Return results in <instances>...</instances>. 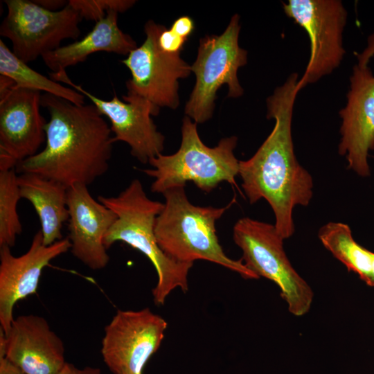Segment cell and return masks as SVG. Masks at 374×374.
I'll use <instances>...</instances> for the list:
<instances>
[{"label":"cell","mask_w":374,"mask_h":374,"mask_svg":"<svg viewBox=\"0 0 374 374\" xmlns=\"http://www.w3.org/2000/svg\"><path fill=\"white\" fill-rule=\"evenodd\" d=\"M299 75L293 73L267 99L274 128L250 159L240 161L242 187L250 204L265 199L275 216V228L284 239L294 233L293 210L308 206L312 197L310 174L299 163L294 150L292 121Z\"/></svg>","instance_id":"obj_1"},{"label":"cell","mask_w":374,"mask_h":374,"mask_svg":"<svg viewBox=\"0 0 374 374\" xmlns=\"http://www.w3.org/2000/svg\"><path fill=\"white\" fill-rule=\"evenodd\" d=\"M41 106L50 115L45 147L19 162L18 171L41 175L66 188L78 184L88 186L103 175L115 141L96 107L78 105L47 93L42 94Z\"/></svg>","instance_id":"obj_2"},{"label":"cell","mask_w":374,"mask_h":374,"mask_svg":"<svg viewBox=\"0 0 374 374\" xmlns=\"http://www.w3.org/2000/svg\"><path fill=\"white\" fill-rule=\"evenodd\" d=\"M98 201L117 215L104 237L106 249L116 242H123L144 254L154 267L158 277L152 290L154 303L163 305L168 296L177 288L187 292L188 276L193 263L172 259L161 249L156 238L155 221L163 204L150 199L138 179L132 180L118 195H100Z\"/></svg>","instance_id":"obj_3"},{"label":"cell","mask_w":374,"mask_h":374,"mask_svg":"<svg viewBox=\"0 0 374 374\" xmlns=\"http://www.w3.org/2000/svg\"><path fill=\"white\" fill-rule=\"evenodd\" d=\"M163 208L157 217L154 233L161 249L172 259L186 263L197 260L210 261L239 274L246 279H258L242 259L228 257L216 234L215 223L229 208L193 205L184 187L163 193Z\"/></svg>","instance_id":"obj_4"},{"label":"cell","mask_w":374,"mask_h":374,"mask_svg":"<svg viewBox=\"0 0 374 374\" xmlns=\"http://www.w3.org/2000/svg\"><path fill=\"white\" fill-rule=\"evenodd\" d=\"M238 138L222 139L217 146L210 148L201 140L197 123L188 116L181 125V142L179 150L170 155L159 154L149 161L151 169L143 172L154 178L151 191L163 193L176 187L193 182L205 193H210L219 184L226 181L236 185L240 161L233 154Z\"/></svg>","instance_id":"obj_5"},{"label":"cell","mask_w":374,"mask_h":374,"mask_svg":"<svg viewBox=\"0 0 374 374\" xmlns=\"http://www.w3.org/2000/svg\"><path fill=\"white\" fill-rule=\"evenodd\" d=\"M233 240L242 250L245 266L258 278L269 279L278 287L292 314L301 317L309 312L313 291L292 265L284 250V239L274 225L241 218L234 225Z\"/></svg>","instance_id":"obj_6"},{"label":"cell","mask_w":374,"mask_h":374,"mask_svg":"<svg viewBox=\"0 0 374 374\" xmlns=\"http://www.w3.org/2000/svg\"><path fill=\"white\" fill-rule=\"evenodd\" d=\"M239 20L235 14L222 34L199 40L197 58L190 65L196 82L185 106V114L197 124L212 117L216 93L224 84L229 87L228 97L238 98L244 93L238 71L247 64V51L238 44Z\"/></svg>","instance_id":"obj_7"},{"label":"cell","mask_w":374,"mask_h":374,"mask_svg":"<svg viewBox=\"0 0 374 374\" xmlns=\"http://www.w3.org/2000/svg\"><path fill=\"white\" fill-rule=\"evenodd\" d=\"M8 12L0 35L12 44V53L28 64L60 47L64 39L76 40L82 18L69 3L62 10H48L34 1L5 0Z\"/></svg>","instance_id":"obj_8"},{"label":"cell","mask_w":374,"mask_h":374,"mask_svg":"<svg viewBox=\"0 0 374 374\" xmlns=\"http://www.w3.org/2000/svg\"><path fill=\"white\" fill-rule=\"evenodd\" d=\"M285 15L307 33L310 58L298 82L300 91L339 67L346 51L343 33L348 12L340 0H288L283 2Z\"/></svg>","instance_id":"obj_9"},{"label":"cell","mask_w":374,"mask_h":374,"mask_svg":"<svg viewBox=\"0 0 374 374\" xmlns=\"http://www.w3.org/2000/svg\"><path fill=\"white\" fill-rule=\"evenodd\" d=\"M165 26L149 20L145 25L143 43L132 51L121 62L130 70L127 93L144 98L159 108L176 109L179 105V78L188 77L191 66L180 53L163 51L158 37Z\"/></svg>","instance_id":"obj_10"},{"label":"cell","mask_w":374,"mask_h":374,"mask_svg":"<svg viewBox=\"0 0 374 374\" xmlns=\"http://www.w3.org/2000/svg\"><path fill=\"white\" fill-rule=\"evenodd\" d=\"M167 322L146 308L118 310L105 328L101 343L103 361L114 374H142L160 347Z\"/></svg>","instance_id":"obj_11"},{"label":"cell","mask_w":374,"mask_h":374,"mask_svg":"<svg viewBox=\"0 0 374 374\" xmlns=\"http://www.w3.org/2000/svg\"><path fill=\"white\" fill-rule=\"evenodd\" d=\"M52 80L71 87L90 100L103 116L110 121V128L115 142L126 143L132 156L143 163L161 154L164 148V136L159 132L152 116L159 113L158 107L148 100L132 94L123 96V100L116 95L111 100L101 99L82 86L75 84L66 71L50 73Z\"/></svg>","instance_id":"obj_12"},{"label":"cell","mask_w":374,"mask_h":374,"mask_svg":"<svg viewBox=\"0 0 374 374\" xmlns=\"http://www.w3.org/2000/svg\"><path fill=\"white\" fill-rule=\"evenodd\" d=\"M346 106L339 111L338 152L348 167L361 177L370 175L368 154L374 150V74L367 66H353Z\"/></svg>","instance_id":"obj_13"},{"label":"cell","mask_w":374,"mask_h":374,"mask_svg":"<svg viewBox=\"0 0 374 374\" xmlns=\"http://www.w3.org/2000/svg\"><path fill=\"white\" fill-rule=\"evenodd\" d=\"M68 238L46 246L39 230L28 251L12 255L10 247H0V324L6 335L14 321L13 309L20 300L37 292L43 269L71 249Z\"/></svg>","instance_id":"obj_14"},{"label":"cell","mask_w":374,"mask_h":374,"mask_svg":"<svg viewBox=\"0 0 374 374\" xmlns=\"http://www.w3.org/2000/svg\"><path fill=\"white\" fill-rule=\"evenodd\" d=\"M6 357L26 374H58L65 364L64 346L42 317L24 314L8 332L0 330V358Z\"/></svg>","instance_id":"obj_15"},{"label":"cell","mask_w":374,"mask_h":374,"mask_svg":"<svg viewBox=\"0 0 374 374\" xmlns=\"http://www.w3.org/2000/svg\"><path fill=\"white\" fill-rule=\"evenodd\" d=\"M68 230L72 254L93 270L105 268L109 256L104 237L117 215L96 201L87 186L74 184L67 189Z\"/></svg>","instance_id":"obj_16"},{"label":"cell","mask_w":374,"mask_h":374,"mask_svg":"<svg viewBox=\"0 0 374 374\" xmlns=\"http://www.w3.org/2000/svg\"><path fill=\"white\" fill-rule=\"evenodd\" d=\"M41 97L40 91L15 86L0 94V152L17 164L36 154L46 141Z\"/></svg>","instance_id":"obj_17"},{"label":"cell","mask_w":374,"mask_h":374,"mask_svg":"<svg viewBox=\"0 0 374 374\" xmlns=\"http://www.w3.org/2000/svg\"><path fill=\"white\" fill-rule=\"evenodd\" d=\"M118 14L115 10H109L105 17L95 22L91 31L81 39L43 55L42 59L44 64L53 73H58L85 61L90 55L97 52L127 55L137 44L130 35L119 28Z\"/></svg>","instance_id":"obj_18"},{"label":"cell","mask_w":374,"mask_h":374,"mask_svg":"<svg viewBox=\"0 0 374 374\" xmlns=\"http://www.w3.org/2000/svg\"><path fill=\"white\" fill-rule=\"evenodd\" d=\"M17 182L21 197L32 204L39 217L44 244L48 246L63 239L62 225L69 219L68 188L33 172L21 173Z\"/></svg>","instance_id":"obj_19"},{"label":"cell","mask_w":374,"mask_h":374,"mask_svg":"<svg viewBox=\"0 0 374 374\" xmlns=\"http://www.w3.org/2000/svg\"><path fill=\"white\" fill-rule=\"evenodd\" d=\"M318 237L323 246L348 271L374 287V253L354 240L348 225L329 222L321 227Z\"/></svg>","instance_id":"obj_20"},{"label":"cell","mask_w":374,"mask_h":374,"mask_svg":"<svg viewBox=\"0 0 374 374\" xmlns=\"http://www.w3.org/2000/svg\"><path fill=\"white\" fill-rule=\"evenodd\" d=\"M0 75L10 78L16 87L44 91L78 105L85 104V97L81 93L69 87L63 86L30 68L28 64L19 59L1 39Z\"/></svg>","instance_id":"obj_21"},{"label":"cell","mask_w":374,"mask_h":374,"mask_svg":"<svg viewBox=\"0 0 374 374\" xmlns=\"http://www.w3.org/2000/svg\"><path fill=\"white\" fill-rule=\"evenodd\" d=\"M15 168L0 170V247L15 245L22 225L17 211L21 198Z\"/></svg>","instance_id":"obj_22"},{"label":"cell","mask_w":374,"mask_h":374,"mask_svg":"<svg viewBox=\"0 0 374 374\" xmlns=\"http://www.w3.org/2000/svg\"><path fill=\"white\" fill-rule=\"evenodd\" d=\"M135 1L131 0H69V3L74 8L82 19L99 21L109 10L123 12L130 8Z\"/></svg>","instance_id":"obj_23"},{"label":"cell","mask_w":374,"mask_h":374,"mask_svg":"<svg viewBox=\"0 0 374 374\" xmlns=\"http://www.w3.org/2000/svg\"><path fill=\"white\" fill-rule=\"evenodd\" d=\"M187 39L184 38L171 29L166 27L160 33L158 37V43L160 48L169 53H180Z\"/></svg>","instance_id":"obj_24"},{"label":"cell","mask_w":374,"mask_h":374,"mask_svg":"<svg viewBox=\"0 0 374 374\" xmlns=\"http://www.w3.org/2000/svg\"><path fill=\"white\" fill-rule=\"evenodd\" d=\"M170 29L179 36L187 39L193 31L194 22L188 16H182L173 22Z\"/></svg>","instance_id":"obj_25"},{"label":"cell","mask_w":374,"mask_h":374,"mask_svg":"<svg viewBox=\"0 0 374 374\" xmlns=\"http://www.w3.org/2000/svg\"><path fill=\"white\" fill-rule=\"evenodd\" d=\"M374 56V32L367 38V43L364 50L357 55V65L367 66L371 59Z\"/></svg>","instance_id":"obj_26"},{"label":"cell","mask_w":374,"mask_h":374,"mask_svg":"<svg viewBox=\"0 0 374 374\" xmlns=\"http://www.w3.org/2000/svg\"><path fill=\"white\" fill-rule=\"evenodd\" d=\"M58 374H101V372L98 368L87 366L80 369L66 362Z\"/></svg>","instance_id":"obj_27"},{"label":"cell","mask_w":374,"mask_h":374,"mask_svg":"<svg viewBox=\"0 0 374 374\" xmlns=\"http://www.w3.org/2000/svg\"><path fill=\"white\" fill-rule=\"evenodd\" d=\"M41 7L53 12L64 9L68 4L69 1L65 0H34Z\"/></svg>","instance_id":"obj_28"},{"label":"cell","mask_w":374,"mask_h":374,"mask_svg":"<svg viewBox=\"0 0 374 374\" xmlns=\"http://www.w3.org/2000/svg\"><path fill=\"white\" fill-rule=\"evenodd\" d=\"M0 374H26L6 357L0 358Z\"/></svg>","instance_id":"obj_29"},{"label":"cell","mask_w":374,"mask_h":374,"mask_svg":"<svg viewBox=\"0 0 374 374\" xmlns=\"http://www.w3.org/2000/svg\"><path fill=\"white\" fill-rule=\"evenodd\" d=\"M15 86V83L10 78L0 75V94L6 92Z\"/></svg>","instance_id":"obj_30"}]
</instances>
